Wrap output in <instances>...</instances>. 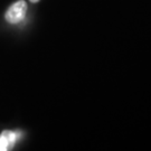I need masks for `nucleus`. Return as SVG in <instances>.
Returning a JSON list of instances; mask_svg holds the SVG:
<instances>
[{
	"label": "nucleus",
	"instance_id": "nucleus-1",
	"mask_svg": "<svg viewBox=\"0 0 151 151\" xmlns=\"http://www.w3.org/2000/svg\"><path fill=\"white\" fill-rule=\"evenodd\" d=\"M27 4L25 0H18L14 2L6 11L5 18L9 24H19L26 17Z\"/></svg>",
	"mask_w": 151,
	"mask_h": 151
},
{
	"label": "nucleus",
	"instance_id": "nucleus-3",
	"mask_svg": "<svg viewBox=\"0 0 151 151\" xmlns=\"http://www.w3.org/2000/svg\"><path fill=\"white\" fill-rule=\"evenodd\" d=\"M29 1H30V2H32V4H36V2H38L39 0H29Z\"/></svg>",
	"mask_w": 151,
	"mask_h": 151
},
{
	"label": "nucleus",
	"instance_id": "nucleus-2",
	"mask_svg": "<svg viewBox=\"0 0 151 151\" xmlns=\"http://www.w3.org/2000/svg\"><path fill=\"white\" fill-rule=\"evenodd\" d=\"M22 137L19 131L5 130L0 134V151H8L16 145L17 140Z\"/></svg>",
	"mask_w": 151,
	"mask_h": 151
}]
</instances>
